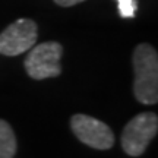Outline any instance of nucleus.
I'll list each match as a JSON object with an SVG mask.
<instances>
[{
    "mask_svg": "<svg viewBox=\"0 0 158 158\" xmlns=\"http://www.w3.org/2000/svg\"><path fill=\"white\" fill-rule=\"evenodd\" d=\"M133 92L142 104L158 101V54L152 45L142 43L133 51Z\"/></svg>",
    "mask_w": 158,
    "mask_h": 158,
    "instance_id": "obj_1",
    "label": "nucleus"
},
{
    "mask_svg": "<svg viewBox=\"0 0 158 158\" xmlns=\"http://www.w3.org/2000/svg\"><path fill=\"white\" fill-rule=\"evenodd\" d=\"M158 117L155 113L145 111L136 114L124 126L122 133V147L124 152L132 157H139L145 152L149 142L157 135Z\"/></svg>",
    "mask_w": 158,
    "mask_h": 158,
    "instance_id": "obj_2",
    "label": "nucleus"
},
{
    "mask_svg": "<svg viewBox=\"0 0 158 158\" xmlns=\"http://www.w3.org/2000/svg\"><path fill=\"white\" fill-rule=\"evenodd\" d=\"M63 48L56 41H47L32 47L23 62V68L32 79L54 78L62 73L60 57Z\"/></svg>",
    "mask_w": 158,
    "mask_h": 158,
    "instance_id": "obj_3",
    "label": "nucleus"
},
{
    "mask_svg": "<svg viewBox=\"0 0 158 158\" xmlns=\"http://www.w3.org/2000/svg\"><path fill=\"white\" fill-rule=\"evenodd\" d=\"M37 37V23L32 19L21 18L0 32V54H22L34 47Z\"/></svg>",
    "mask_w": 158,
    "mask_h": 158,
    "instance_id": "obj_4",
    "label": "nucleus"
},
{
    "mask_svg": "<svg viewBox=\"0 0 158 158\" xmlns=\"http://www.w3.org/2000/svg\"><path fill=\"white\" fill-rule=\"evenodd\" d=\"M70 127L81 142L95 149H110L114 143L113 130L107 124L86 114H75Z\"/></svg>",
    "mask_w": 158,
    "mask_h": 158,
    "instance_id": "obj_5",
    "label": "nucleus"
},
{
    "mask_svg": "<svg viewBox=\"0 0 158 158\" xmlns=\"http://www.w3.org/2000/svg\"><path fill=\"white\" fill-rule=\"evenodd\" d=\"M16 152V138L10 124L0 118V158H10Z\"/></svg>",
    "mask_w": 158,
    "mask_h": 158,
    "instance_id": "obj_6",
    "label": "nucleus"
},
{
    "mask_svg": "<svg viewBox=\"0 0 158 158\" xmlns=\"http://www.w3.org/2000/svg\"><path fill=\"white\" fill-rule=\"evenodd\" d=\"M118 3V13L122 18H133L136 13V0H116Z\"/></svg>",
    "mask_w": 158,
    "mask_h": 158,
    "instance_id": "obj_7",
    "label": "nucleus"
},
{
    "mask_svg": "<svg viewBox=\"0 0 158 158\" xmlns=\"http://www.w3.org/2000/svg\"><path fill=\"white\" fill-rule=\"evenodd\" d=\"M59 6H63V7H69V6L78 5L81 2H85V0H54Z\"/></svg>",
    "mask_w": 158,
    "mask_h": 158,
    "instance_id": "obj_8",
    "label": "nucleus"
},
{
    "mask_svg": "<svg viewBox=\"0 0 158 158\" xmlns=\"http://www.w3.org/2000/svg\"><path fill=\"white\" fill-rule=\"evenodd\" d=\"M10 158H13V157H10Z\"/></svg>",
    "mask_w": 158,
    "mask_h": 158,
    "instance_id": "obj_9",
    "label": "nucleus"
}]
</instances>
